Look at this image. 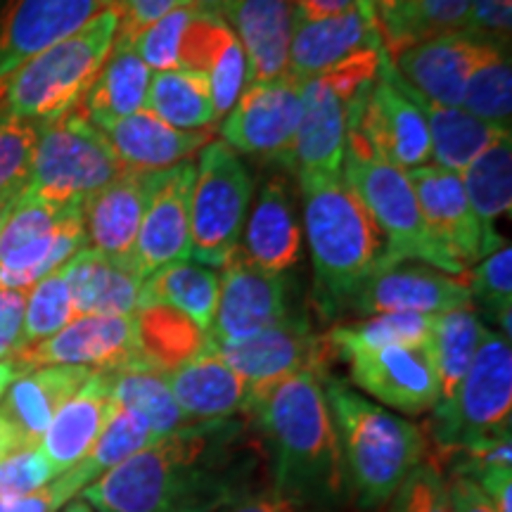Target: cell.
Here are the masks:
<instances>
[{
    "label": "cell",
    "mask_w": 512,
    "mask_h": 512,
    "mask_svg": "<svg viewBox=\"0 0 512 512\" xmlns=\"http://www.w3.org/2000/svg\"><path fill=\"white\" fill-rule=\"evenodd\" d=\"M266 448L247 422H192L81 491L98 512H223L254 494Z\"/></svg>",
    "instance_id": "obj_1"
},
{
    "label": "cell",
    "mask_w": 512,
    "mask_h": 512,
    "mask_svg": "<svg viewBox=\"0 0 512 512\" xmlns=\"http://www.w3.org/2000/svg\"><path fill=\"white\" fill-rule=\"evenodd\" d=\"M325 373L304 370L252 384L242 408L266 448L273 491L309 512H330L349 498L335 422L323 392Z\"/></svg>",
    "instance_id": "obj_2"
},
{
    "label": "cell",
    "mask_w": 512,
    "mask_h": 512,
    "mask_svg": "<svg viewBox=\"0 0 512 512\" xmlns=\"http://www.w3.org/2000/svg\"><path fill=\"white\" fill-rule=\"evenodd\" d=\"M299 183L318 299L325 311H335L394 264L382 230L342 174H302Z\"/></svg>",
    "instance_id": "obj_3"
},
{
    "label": "cell",
    "mask_w": 512,
    "mask_h": 512,
    "mask_svg": "<svg viewBox=\"0 0 512 512\" xmlns=\"http://www.w3.org/2000/svg\"><path fill=\"white\" fill-rule=\"evenodd\" d=\"M323 392L335 422L349 496L366 512L382 508L427 458L425 434L413 422L368 401L330 370L323 375Z\"/></svg>",
    "instance_id": "obj_4"
},
{
    "label": "cell",
    "mask_w": 512,
    "mask_h": 512,
    "mask_svg": "<svg viewBox=\"0 0 512 512\" xmlns=\"http://www.w3.org/2000/svg\"><path fill=\"white\" fill-rule=\"evenodd\" d=\"M119 29L110 8L53 48L0 76V114L24 121H53L76 110L98 79Z\"/></svg>",
    "instance_id": "obj_5"
},
{
    "label": "cell",
    "mask_w": 512,
    "mask_h": 512,
    "mask_svg": "<svg viewBox=\"0 0 512 512\" xmlns=\"http://www.w3.org/2000/svg\"><path fill=\"white\" fill-rule=\"evenodd\" d=\"M117 152L79 107L38 128L31 176L24 195L57 207L83 200L126 174Z\"/></svg>",
    "instance_id": "obj_6"
},
{
    "label": "cell",
    "mask_w": 512,
    "mask_h": 512,
    "mask_svg": "<svg viewBox=\"0 0 512 512\" xmlns=\"http://www.w3.org/2000/svg\"><path fill=\"white\" fill-rule=\"evenodd\" d=\"M432 439L441 456L470 451L510 434L512 420V349L501 332H484L475 361L456 394L432 408Z\"/></svg>",
    "instance_id": "obj_7"
},
{
    "label": "cell",
    "mask_w": 512,
    "mask_h": 512,
    "mask_svg": "<svg viewBox=\"0 0 512 512\" xmlns=\"http://www.w3.org/2000/svg\"><path fill=\"white\" fill-rule=\"evenodd\" d=\"M342 176L382 230L392 264L418 259L441 273L458 275V278L465 275V268L456 264L432 238L406 171L377 157L347 150Z\"/></svg>",
    "instance_id": "obj_8"
},
{
    "label": "cell",
    "mask_w": 512,
    "mask_h": 512,
    "mask_svg": "<svg viewBox=\"0 0 512 512\" xmlns=\"http://www.w3.org/2000/svg\"><path fill=\"white\" fill-rule=\"evenodd\" d=\"M252 176L223 140L200 150L190 192V261L221 268L240 249L252 202Z\"/></svg>",
    "instance_id": "obj_9"
},
{
    "label": "cell",
    "mask_w": 512,
    "mask_h": 512,
    "mask_svg": "<svg viewBox=\"0 0 512 512\" xmlns=\"http://www.w3.org/2000/svg\"><path fill=\"white\" fill-rule=\"evenodd\" d=\"M347 150L377 157L401 171L432 162L427 121L384 48L375 81L349 107Z\"/></svg>",
    "instance_id": "obj_10"
},
{
    "label": "cell",
    "mask_w": 512,
    "mask_h": 512,
    "mask_svg": "<svg viewBox=\"0 0 512 512\" xmlns=\"http://www.w3.org/2000/svg\"><path fill=\"white\" fill-rule=\"evenodd\" d=\"M86 247L81 204L57 207L22 192L0 223V290L29 292Z\"/></svg>",
    "instance_id": "obj_11"
},
{
    "label": "cell",
    "mask_w": 512,
    "mask_h": 512,
    "mask_svg": "<svg viewBox=\"0 0 512 512\" xmlns=\"http://www.w3.org/2000/svg\"><path fill=\"white\" fill-rule=\"evenodd\" d=\"M380 50H363L330 72L302 83V124L294 143V171L302 174H342L347 152L349 107L358 93L375 81Z\"/></svg>",
    "instance_id": "obj_12"
},
{
    "label": "cell",
    "mask_w": 512,
    "mask_h": 512,
    "mask_svg": "<svg viewBox=\"0 0 512 512\" xmlns=\"http://www.w3.org/2000/svg\"><path fill=\"white\" fill-rule=\"evenodd\" d=\"M302 83L292 76L249 83L223 124V143L235 152L278 159L294 169V143L302 124Z\"/></svg>",
    "instance_id": "obj_13"
},
{
    "label": "cell",
    "mask_w": 512,
    "mask_h": 512,
    "mask_svg": "<svg viewBox=\"0 0 512 512\" xmlns=\"http://www.w3.org/2000/svg\"><path fill=\"white\" fill-rule=\"evenodd\" d=\"M332 354L349 363L351 382L384 406L406 415L432 411L439 403V382L430 347H339Z\"/></svg>",
    "instance_id": "obj_14"
},
{
    "label": "cell",
    "mask_w": 512,
    "mask_h": 512,
    "mask_svg": "<svg viewBox=\"0 0 512 512\" xmlns=\"http://www.w3.org/2000/svg\"><path fill=\"white\" fill-rule=\"evenodd\" d=\"M406 174L432 238L465 271L505 245L498 230L486 228L475 216L467 202L460 174L439 169L434 164L420 166Z\"/></svg>",
    "instance_id": "obj_15"
},
{
    "label": "cell",
    "mask_w": 512,
    "mask_h": 512,
    "mask_svg": "<svg viewBox=\"0 0 512 512\" xmlns=\"http://www.w3.org/2000/svg\"><path fill=\"white\" fill-rule=\"evenodd\" d=\"M140 361L136 316H81L43 342L12 356L17 373L46 366L121 370Z\"/></svg>",
    "instance_id": "obj_16"
},
{
    "label": "cell",
    "mask_w": 512,
    "mask_h": 512,
    "mask_svg": "<svg viewBox=\"0 0 512 512\" xmlns=\"http://www.w3.org/2000/svg\"><path fill=\"white\" fill-rule=\"evenodd\" d=\"M287 311L283 273L264 271L238 249L219 275V302L211 323V344H233L280 323Z\"/></svg>",
    "instance_id": "obj_17"
},
{
    "label": "cell",
    "mask_w": 512,
    "mask_h": 512,
    "mask_svg": "<svg viewBox=\"0 0 512 512\" xmlns=\"http://www.w3.org/2000/svg\"><path fill=\"white\" fill-rule=\"evenodd\" d=\"M496 48L510 46H501L470 31H453L396 50L389 60L401 79L425 100L441 107H460L470 74Z\"/></svg>",
    "instance_id": "obj_18"
},
{
    "label": "cell",
    "mask_w": 512,
    "mask_h": 512,
    "mask_svg": "<svg viewBox=\"0 0 512 512\" xmlns=\"http://www.w3.org/2000/svg\"><path fill=\"white\" fill-rule=\"evenodd\" d=\"M93 373L79 366H46L17 375L0 399V458L41 446L55 413Z\"/></svg>",
    "instance_id": "obj_19"
},
{
    "label": "cell",
    "mask_w": 512,
    "mask_h": 512,
    "mask_svg": "<svg viewBox=\"0 0 512 512\" xmlns=\"http://www.w3.org/2000/svg\"><path fill=\"white\" fill-rule=\"evenodd\" d=\"M219 356L235 373L252 384L283 380L304 370H328L332 351L325 337L311 330L302 316H285L271 328L233 344H214Z\"/></svg>",
    "instance_id": "obj_20"
},
{
    "label": "cell",
    "mask_w": 512,
    "mask_h": 512,
    "mask_svg": "<svg viewBox=\"0 0 512 512\" xmlns=\"http://www.w3.org/2000/svg\"><path fill=\"white\" fill-rule=\"evenodd\" d=\"M110 0H5L0 10V76L53 48L110 10Z\"/></svg>",
    "instance_id": "obj_21"
},
{
    "label": "cell",
    "mask_w": 512,
    "mask_h": 512,
    "mask_svg": "<svg viewBox=\"0 0 512 512\" xmlns=\"http://www.w3.org/2000/svg\"><path fill=\"white\" fill-rule=\"evenodd\" d=\"M363 316L380 313H439L470 309V287L458 275L441 273L432 266L394 264L377 271L351 299Z\"/></svg>",
    "instance_id": "obj_22"
},
{
    "label": "cell",
    "mask_w": 512,
    "mask_h": 512,
    "mask_svg": "<svg viewBox=\"0 0 512 512\" xmlns=\"http://www.w3.org/2000/svg\"><path fill=\"white\" fill-rule=\"evenodd\" d=\"M192 181H195V162L178 164L159 178L133 249V261L143 278L164 266L190 261Z\"/></svg>",
    "instance_id": "obj_23"
},
{
    "label": "cell",
    "mask_w": 512,
    "mask_h": 512,
    "mask_svg": "<svg viewBox=\"0 0 512 512\" xmlns=\"http://www.w3.org/2000/svg\"><path fill=\"white\" fill-rule=\"evenodd\" d=\"M162 174L126 171L83 200L81 216L88 247L110 259L133 261L140 223Z\"/></svg>",
    "instance_id": "obj_24"
},
{
    "label": "cell",
    "mask_w": 512,
    "mask_h": 512,
    "mask_svg": "<svg viewBox=\"0 0 512 512\" xmlns=\"http://www.w3.org/2000/svg\"><path fill=\"white\" fill-rule=\"evenodd\" d=\"M382 38L377 31L370 5L325 19H297L287 57V76L299 83L330 72L363 50H380Z\"/></svg>",
    "instance_id": "obj_25"
},
{
    "label": "cell",
    "mask_w": 512,
    "mask_h": 512,
    "mask_svg": "<svg viewBox=\"0 0 512 512\" xmlns=\"http://www.w3.org/2000/svg\"><path fill=\"white\" fill-rule=\"evenodd\" d=\"M178 69L200 74L209 81L216 117H226L247 83V60L238 36L226 19L192 15L178 53Z\"/></svg>",
    "instance_id": "obj_26"
},
{
    "label": "cell",
    "mask_w": 512,
    "mask_h": 512,
    "mask_svg": "<svg viewBox=\"0 0 512 512\" xmlns=\"http://www.w3.org/2000/svg\"><path fill=\"white\" fill-rule=\"evenodd\" d=\"M221 17L245 50V86L275 81L287 74V57L297 24L292 0H235Z\"/></svg>",
    "instance_id": "obj_27"
},
{
    "label": "cell",
    "mask_w": 512,
    "mask_h": 512,
    "mask_svg": "<svg viewBox=\"0 0 512 512\" xmlns=\"http://www.w3.org/2000/svg\"><path fill=\"white\" fill-rule=\"evenodd\" d=\"M100 131L110 140L112 150L128 171H145V174H162L178 164L190 162L192 157L200 155L204 145L214 140V128L178 131L147 110L112 121Z\"/></svg>",
    "instance_id": "obj_28"
},
{
    "label": "cell",
    "mask_w": 512,
    "mask_h": 512,
    "mask_svg": "<svg viewBox=\"0 0 512 512\" xmlns=\"http://www.w3.org/2000/svg\"><path fill=\"white\" fill-rule=\"evenodd\" d=\"M74 316H136L143 275L133 261H119L86 247L62 266Z\"/></svg>",
    "instance_id": "obj_29"
},
{
    "label": "cell",
    "mask_w": 512,
    "mask_h": 512,
    "mask_svg": "<svg viewBox=\"0 0 512 512\" xmlns=\"http://www.w3.org/2000/svg\"><path fill=\"white\" fill-rule=\"evenodd\" d=\"M112 411V373L95 370L83 387L55 413L41 439V451L55 475L72 470L88 456Z\"/></svg>",
    "instance_id": "obj_30"
},
{
    "label": "cell",
    "mask_w": 512,
    "mask_h": 512,
    "mask_svg": "<svg viewBox=\"0 0 512 512\" xmlns=\"http://www.w3.org/2000/svg\"><path fill=\"white\" fill-rule=\"evenodd\" d=\"M185 418L190 422L230 420L245 408L249 382L235 373L214 349V344L192 361L166 373Z\"/></svg>",
    "instance_id": "obj_31"
},
{
    "label": "cell",
    "mask_w": 512,
    "mask_h": 512,
    "mask_svg": "<svg viewBox=\"0 0 512 512\" xmlns=\"http://www.w3.org/2000/svg\"><path fill=\"white\" fill-rule=\"evenodd\" d=\"M302 252V228L285 181L271 178L261 188L256 207L247 221L242 254L271 273H285Z\"/></svg>",
    "instance_id": "obj_32"
},
{
    "label": "cell",
    "mask_w": 512,
    "mask_h": 512,
    "mask_svg": "<svg viewBox=\"0 0 512 512\" xmlns=\"http://www.w3.org/2000/svg\"><path fill=\"white\" fill-rule=\"evenodd\" d=\"M152 72L140 60L126 36H114L112 50L102 64L98 79L88 88L79 110L95 128L119 121L131 114L143 112L147 105Z\"/></svg>",
    "instance_id": "obj_33"
},
{
    "label": "cell",
    "mask_w": 512,
    "mask_h": 512,
    "mask_svg": "<svg viewBox=\"0 0 512 512\" xmlns=\"http://www.w3.org/2000/svg\"><path fill=\"white\" fill-rule=\"evenodd\" d=\"M368 5L387 55L467 27V0H368Z\"/></svg>",
    "instance_id": "obj_34"
},
{
    "label": "cell",
    "mask_w": 512,
    "mask_h": 512,
    "mask_svg": "<svg viewBox=\"0 0 512 512\" xmlns=\"http://www.w3.org/2000/svg\"><path fill=\"white\" fill-rule=\"evenodd\" d=\"M408 86V83H406ZM415 105L420 107L422 117L427 121L432 145V162L439 169L463 174L475 159L489 147L494 140L505 136V128L491 126L486 121L472 117L460 107H441L425 100L418 91L408 86Z\"/></svg>",
    "instance_id": "obj_35"
},
{
    "label": "cell",
    "mask_w": 512,
    "mask_h": 512,
    "mask_svg": "<svg viewBox=\"0 0 512 512\" xmlns=\"http://www.w3.org/2000/svg\"><path fill=\"white\" fill-rule=\"evenodd\" d=\"M216 302H219V275L195 261H178L147 275L140 287L138 309L171 306L200 325L204 332H209L214 323Z\"/></svg>",
    "instance_id": "obj_36"
},
{
    "label": "cell",
    "mask_w": 512,
    "mask_h": 512,
    "mask_svg": "<svg viewBox=\"0 0 512 512\" xmlns=\"http://www.w3.org/2000/svg\"><path fill=\"white\" fill-rule=\"evenodd\" d=\"M136 337L140 361L162 373H171L211 347L209 332L171 306L138 309Z\"/></svg>",
    "instance_id": "obj_37"
},
{
    "label": "cell",
    "mask_w": 512,
    "mask_h": 512,
    "mask_svg": "<svg viewBox=\"0 0 512 512\" xmlns=\"http://www.w3.org/2000/svg\"><path fill=\"white\" fill-rule=\"evenodd\" d=\"M112 399L121 408L140 415L159 439L185 425H192L174 401L166 373L143 361L112 370Z\"/></svg>",
    "instance_id": "obj_38"
},
{
    "label": "cell",
    "mask_w": 512,
    "mask_h": 512,
    "mask_svg": "<svg viewBox=\"0 0 512 512\" xmlns=\"http://www.w3.org/2000/svg\"><path fill=\"white\" fill-rule=\"evenodd\" d=\"M486 328L479 323L475 309H456L434 316L430 335V356L439 382V403L456 394L458 384L470 370L482 344Z\"/></svg>",
    "instance_id": "obj_39"
},
{
    "label": "cell",
    "mask_w": 512,
    "mask_h": 512,
    "mask_svg": "<svg viewBox=\"0 0 512 512\" xmlns=\"http://www.w3.org/2000/svg\"><path fill=\"white\" fill-rule=\"evenodd\" d=\"M145 110L178 131H204L219 119L209 81L183 69L152 72Z\"/></svg>",
    "instance_id": "obj_40"
},
{
    "label": "cell",
    "mask_w": 512,
    "mask_h": 512,
    "mask_svg": "<svg viewBox=\"0 0 512 512\" xmlns=\"http://www.w3.org/2000/svg\"><path fill=\"white\" fill-rule=\"evenodd\" d=\"M472 211L486 228L496 230L501 216L512 207V138L505 133L460 174Z\"/></svg>",
    "instance_id": "obj_41"
},
{
    "label": "cell",
    "mask_w": 512,
    "mask_h": 512,
    "mask_svg": "<svg viewBox=\"0 0 512 512\" xmlns=\"http://www.w3.org/2000/svg\"><path fill=\"white\" fill-rule=\"evenodd\" d=\"M460 110L486 124L510 131L512 64L508 48H496L484 62L477 64L465 83Z\"/></svg>",
    "instance_id": "obj_42"
},
{
    "label": "cell",
    "mask_w": 512,
    "mask_h": 512,
    "mask_svg": "<svg viewBox=\"0 0 512 512\" xmlns=\"http://www.w3.org/2000/svg\"><path fill=\"white\" fill-rule=\"evenodd\" d=\"M434 316L425 313H380L358 325H339L325 335L330 351L339 347H425L430 344Z\"/></svg>",
    "instance_id": "obj_43"
},
{
    "label": "cell",
    "mask_w": 512,
    "mask_h": 512,
    "mask_svg": "<svg viewBox=\"0 0 512 512\" xmlns=\"http://www.w3.org/2000/svg\"><path fill=\"white\" fill-rule=\"evenodd\" d=\"M74 318L76 316H74L72 292H69L64 271L62 268H57V271L46 275L43 280H38L27 294V311H24V328H22V349L57 335V332L67 328Z\"/></svg>",
    "instance_id": "obj_44"
},
{
    "label": "cell",
    "mask_w": 512,
    "mask_h": 512,
    "mask_svg": "<svg viewBox=\"0 0 512 512\" xmlns=\"http://www.w3.org/2000/svg\"><path fill=\"white\" fill-rule=\"evenodd\" d=\"M38 140V124L0 114V207L27 188Z\"/></svg>",
    "instance_id": "obj_45"
},
{
    "label": "cell",
    "mask_w": 512,
    "mask_h": 512,
    "mask_svg": "<svg viewBox=\"0 0 512 512\" xmlns=\"http://www.w3.org/2000/svg\"><path fill=\"white\" fill-rule=\"evenodd\" d=\"M472 304H479L501 325V335L510 339L512 320V249L508 242L491 252L470 273Z\"/></svg>",
    "instance_id": "obj_46"
},
{
    "label": "cell",
    "mask_w": 512,
    "mask_h": 512,
    "mask_svg": "<svg viewBox=\"0 0 512 512\" xmlns=\"http://www.w3.org/2000/svg\"><path fill=\"white\" fill-rule=\"evenodd\" d=\"M192 15H195V12L181 5V8L171 10L169 15L157 19V22L147 24V27L140 29L136 36H126L150 72H169V69H178L181 41Z\"/></svg>",
    "instance_id": "obj_47"
},
{
    "label": "cell",
    "mask_w": 512,
    "mask_h": 512,
    "mask_svg": "<svg viewBox=\"0 0 512 512\" xmlns=\"http://www.w3.org/2000/svg\"><path fill=\"white\" fill-rule=\"evenodd\" d=\"M387 512H451L441 467L432 458L422 460L389 498Z\"/></svg>",
    "instance_id": "obj_48"
},
{
    "label": "cell",
    "mask_w": 512,
    "mask_h": 512,
    "mask_svg": "<svg viewBox=\"0 0 512 512\" xmlns=\"http://www.w3.org/2000/svg\"><path fill=\"white\" fill-rule=\"evenodd\" d=\"M57 475L41 446L24 448V451L8 453L0 458V498L24 496L43 489Z\"/></svg>",
    "instance_id": "obj_49"
},
{
    "label": "cell",
    "mask_w": 512,
    "mask_h": 512,
    "mask_svg": "<svg viewBox=\"0 0 512 512\" xmlns=\"http://www.w3.org/2000/svg\"><path fill=\"white\" fill-rule=\"evenodd\" d=\"M512 0H467V27L470 34L510 46Z\"/></svg>",
    "instance_id": "obj_50"
},
{
    "label": "cell",
    "mask_w": 512,
    "mask_h": 512,
    "mask_svg": "<svg viewBox=\"0 0 512 512\" xmlns=\"http://www.w3.org/2000/svg\"><path fill=\"white\" fill-rule=\"evenodd\" d=\"M27 294L24 290H0V361H8L22 349Z\"/></svg>",
    "instance_id": "obj_51"
},
{
    "label": "cell",
    "mask_w": 512,
    "mask_h": 512,
    "mask_svg": "<svg viewBox=\"0 0 512 512\" xmlns=\"http://www.w3.org/2000/svg\"><path fill=\"white\" fill-rule=\"evenodd\" d=\"M183 0H121L119 5V34L136 36L147 24L157 22L171 10L181 8Z\"/></svg>",
    "instance_id": "obj_52"
},
{
    "label": "cell",
    "mask_w": 512,
    "mask_h": 512,
    "mask_svg": "<svg viewBox=\"0 0 512 512\" xmlns=\"http://www.w3.org/2000/svg\"><path fill=\"white\" fill-rule=\"evenodd\" d=\"M448 503H451V512H496L484 491L467 477H451L446 482Z\"/></svg>",
    "instance_id": "obj_53"
},
{
    "label": "cell",
    "mask_w": 512,
    "mask_h": 512,
    "mask_svg": "<svg viewBox=\"0 0 512 512\" xmlns=\"http://www.w3.org/2000/svg\"><path fill=\"white\" fill-rule=\"evenodd\" d=\"M368 0H292L297 19H325L361 8Z\"/></svg>",
    "instance_id": "obj_54"
},
{
    "label": "cell",
    "mask_w": 512,
    "mask_h": 512,
    "mask_svg": "<svg viewBox=\"0 0 512 512\" xmlns=\"http://www.w3.org/2000/svg\"><path fill=\"white\" fill-rule=\"evenodd\" d=\"M223 512H309V510H304L302 505L290 501V498L275 494L271 489V491H259V494H254L252 498H247V501L233 505V508Z\"/></svg>",
    "instance_id": "obj_55"
},
{
    "label": "cell",
    "mask_w": 512,
    "mask_h": 512,
    "mask_svg": "<svg viewBox=\"0 0 512 512\" xmlns=\"http://www.w3.org/2000/svg\"><path fill=\"white\" fill-rule=\"evenodd\" d=\"M53 494H50V486L31 491L24 496H8L0 498V512H57Z\"/></svg>",
    "instance_id": "obj_56"
},
{
    "label": "cell",
    "mask_w": 512,
    "mask_h": 512,
    "mask_svg": "<svg viewBox=\"0 0 512 512\" xmlns=\"http://www.w3.org/2000/svg\"><path fill=\"white\" fill-rule=\"evenodd\" d=\"M230 3H235V0H183L185 8L197 12V15H216V17H221Z\"/></svg>",
    "instance_id": "obj_57"
},
{
    "label": "cell",
    "mask_w": 512,
    "mask_h": 512,
    "mask_svg": "<svg viewBox=\"0 0 512 512\" xmlns=\"http://www.w3.org/2000/svg\"><path fill=\"white\" fill-rule=\"evenodd\" d=\"M19 373L15 368V363H12V358H8V361H0V399H3L5 389L10 387V382L15 380Z\"/></svg>",
    "instance_id": "obj_58"
},
{
    "label": "cell",
    "mask_w": 512,
    "mask_h": 512,
    "mask_svg": "<svg viewBox=\"0 0 512 512\" xmlns=\"http://www.w3.org/2000/svg\"><path fill=\"white\" fill-rule=\"evenodd\" d=\"M64 512H98L91 503H86L83 498H76V501H69Z\"/></svg>",
    "instance_id": "obj_59"
},
{
    "label": "cell",
    "mask_w": 512,
    "mask_h": 512,
    "mask_svg": "<svg viewBox=\"0 0 512 512\" xmlns=\"http://www.w3.org/2000/svg\"><path fill=\"white\" fill-rule=\"evenodd\" d=\"M8 209H10V204H3V207H0V223H3L5 214H8Z\"/></svg>",
    "instance_id": "obj_60"
},
{
    "label": "cell",
    "mask_w": 512,
    "mask_h": 512,
    "mask_svg": "<svg viewBox=\"0 0 512 512\" xmlns=\"http://www.w3.org/2000/svg\"><path fill=\"white\" fill-rule=\"evenodd\" d=\"M110 3H112V8H114V10H119V5H121V0H110Z\"/></svg>",
    "instance_id": "obj_61"
}]
</instances>
